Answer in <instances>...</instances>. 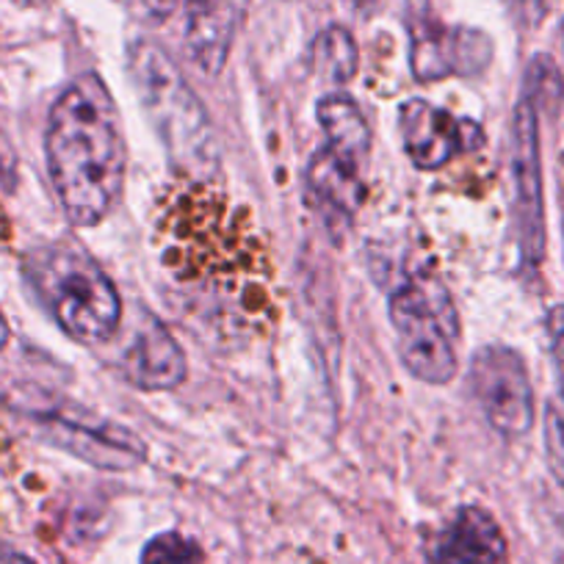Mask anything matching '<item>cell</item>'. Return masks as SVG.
Returning <instances> with one entry per match:
<instances>
[{
    "mask_svg": "<svg viewBox=\"0 0 564 564\" xmlns=\"http://www.w3.org/2000/svg\"><path fill=\"white\" fill-rule=\"evenodd\" d=\"M360 67V51H357L355 36L340 25L322 31L313 42V69L329 84H349Z\"/></svg>",
    "mask_w": 564,
    "mask_h": 564,
    "instance_id": "obj_15",
    "label": "cell"
},
{
    "mask_svg": "<svg viewBox=\"0 0 564 564\" xmlns=\"http://www.w3.org/2000/svg\"><path fill=\"white\" fill-rule=\"evenodd\" d=\"M130 78L175 170L208 181L219 172V144L203 100L194 95L177 64L153 42H135Z\"/></svg>",
    "mask_w": 564,
    "mask_h": 564,
    "instance_id": "obj_3",
    "label": "cell"
},
{
    "mask_svg": "<svg viewBox=\"0 0 564 564\" xmlns=\"http://www.w3.org/2000/svg\"><path fill=\"white\" fill-rule=\"evenodd\" d=\"M512 181H514V225L523 263L531 269L545 258V197H542L540 117L529 95L514 108L512 119Z\"/></svg>",
    "mask_w": 564,
    "mask_h": 564,
    "instance_id": "obj_8",
    "label": "cell"
},
{
    "mask_svg": "<svg viewBox=\"0 0 564 564\" xmlns=\"http://www.w3.org/2000/svg\"><path fill=\"white\" fill-rule=\"evenodd\" d=\"M45 155L53 192L73 225L95 227L117 208L128 148L117 102L100 75H80L53 102Z\"/></svg>",
    "mask_w": 564,
    "mask_h": 564,
    "instance_id": "obj_1",
    "label": "cell"
},
{
    "mask_svg": "<svg viewBox=\"0 0 564 564\" xmlns=\"http://www.w3.org/2000/svg\"><path fill=\"white\" fill-rule=\"evenodd\" d=\"M7 344H9V322H7V316L0 313V349H3Z\"/></svg>",
    "mask_w": 564,
    "mask_h": 564,
    "instance_id": "obj_22",
    "label": "cell"
},
{
    "mask_svg": "<svg viewBox=\"0 0 564 564\" xmlns=\"http://www.w3.org/2000/svg\"><path fill=\"white\" fill-rule=\"evenodd\" d=\"M547 335H551L553 357H556L558 377H562L564 388V305L553 307V311L547 313Z\"/></svg>",
    "mask_w": 564,
    "mask_h": 564,
    "instance_id": "obj_18",
    "label": "cell"
},
{
    "mask_svg": "<svg viewBox=\"0 0 564 564\" xmlns=\"http://www.w3.org/2000/svg\"><path fill=\"white\" fill-rule=\"evenodd\" d=\"M390 324L401 362L426 384H446L457 373L454 340L459 335L457 311L441 280L412 276L390 294Z\"/></svg>",
    "mask_w": 564,
    "mask_h": 564,
    "instance_id": "obj_4",
    "label": "cell"
},
{
    "mask_svg": "<svg viewBox=\"0 0 564 564\" xmlns=\"http://www.w3.org/2000/svg\"><path fill=\"white\" fill-rule=\"evenodd\" d=\"M545 452L553 476L564 490V404L547 401L545 410Z\"/></svg>",
    "mask_w": 564,
    "mask_h": 564,
    "instance_id": "obj_17",
    "label": "cell"
},
{
    "mask_svg": "<svg viewBox=\"0 0 564 564\" xmlns=\"http://www.w3.org/2000/svg\"><path fill=\"white\" fill-rule=\"evenodd\" d=\"M432 564H507V536L487 509L463 507L437 531Z\"/></svg>",
    "mask_w": 564,
    "mask_h": 564,
    "instance_id": "obj_11",
    "label": "cell"
},
{
    "mask_svg": "<svg viewBox=\"0 0 564 564\" xmlns=\"http://www.w3.org/2000/svg\"><path fill=\"white\" fill-rule=\"evenodd\" d=\"M360 172V166L335 155L329 148H322L307 164V186L329 210L340 214L344 219H351V214L366 199Z\"/></svg>",
    "mask_w": 564,
    "mask_h": 564,
    "instance_id": "obj_13",
    "label": "cell"
},
{
    "mask_svg": "<svg viewBox=\"0 0 564 564\" xmlns=\"http://www.w3.org/2000/svg\"><path fill=\"white\" fill-rule=\"evenodd\" d=\"M399 133L412 164L421 172H437L470 144H479L481 130L463 122L446 108L426 100H406L399 108Z\"/></svg>",
    "mask_w": 564,
    "mask_h": 564,
    "instance_id": "obj_9",
    "label": "cell"
},
{
    "mask_svg": "<svg viewBox=\"0 0 564 564\" xmlns=\"http://www.w3.org/2000/svg\"><path fill=\"white\" fill-rule=\"evenodd\" d=\"M406 29H410V67L421 84L452 78V75H476L492 58V42L481 31L441 23L432 18L426 0H410Z\"/></svg>",
    "mask_w": 564,
    "mask_h": 564,
    "instance_id": "obj_6",
    "label": "cell"
},
{
    "mask_svg": "<svg viewBox=\"0 0 564 564\" xmlns=\"http://www.w3.org/2000/svg\"><path fill=\"white\" fill-rule=\"evenodd\" d=\"M141 3L148 7V12L153 14L155 20H166L177 7V0H141Z\"/></svg>",
    "mask_w": 564,
    "mask_h": 564,
    "instance_id": "obj_20",
    "label": "cell"
},
{
    "mask_svg": "<svg viewBox=\"0 0 564 564\" xmlns=\"http://www.w3.org/2000/svg\"><path fill=\"white\" fill-rule=\"evenodd\" d=\"M0 564H34L29 556H23V553L12 551V547L0 545Z\"/></svg>",
    "mask_w": 564,
    "mask_h": 564,
    "instance_id": "obj_21",
    "label": "cell"
},
{
    "mask_svg": "<svg viewBox=\"0 0 564 564\" xmlns=\"http://www.w3.org/2000/svg\"><path fill=\"white\" fill-rule=\"evenodd\" d=\"M562 40H564V23H562Z\"/></svg>",
    "mask_w": 564,
    "mask_h": 564,
    "instance_id": "obj_23",
    "label": "cell"
},
{
    "mask_svg": "<svg viewBox=\"0 0 564 564\" xmlns=\"http://www.w3.org/2000/svg\"><path fill=\"white\" fill-rule=\"evenodd\" d=\"M141 564H203V547L177 531H164L144 545Z\"/></svg>",
    "mask_w": 564,
    "mask_h": 564,
    "instance_id": "obj_16",
    "label": "cell"
},
{
    "mask_svg": "<svg viewBox=\"0 0 564 564\" xmlns=\"http://www.w3.org/2000/svg\"><path fill=\"white\" fill-rule=\"evenodd\" d=\"M186 355L170 329L148 316L130 335L122 355V373L139 390H172L186 379Z\"/></svg>",
    "mask_w": 564,
    "mask_h": 564,
    "instance_id": "obj_10",
    "label": "cell"
},
{
    "mask_svg": "<svg viewBox=\"0 0 564 564\" xmlns=\"http://www.w3.org/2000/svg\"><path fill=\"white\" fill-rule=\"evenodd\" d=\"M470 393L498 435L523 437L534 426V388L523 357L509 346H485L470 360Z\"/></svg>",
    "mask_w": 564,
    "mask_h": 564,
    "instance_id": "obj_5",
    "label": "cell"
},
{
    "mask_svg": "<svg viewBox=\"0 0 564 564\" xmlns=\"http://www.w3.org/2000/svg\"><path fill=\"white\" fill-rule=\"evenodd\" d=\"M316 117L327 135L324 148L362 170V164L368 161V150H371V130H368L360 106L349 95H327L318 100Z\"/></svg>",
    "mask_w": 564,
    "mask_h": 564,
    "instance_id": "obj_14",
    "label": "cell"
},
{
    "mask_svg": "<svg viewBox=\"0 0 564 564\" xmlns=\"http://www.w3.org/2000/svg\"><path fill=\"white\" fill-rule=\"evenodd\" d=\"M29 417L42 443L100 470H130L148 457V446L133 432L111 421H97L86 412L69 415L64 410H29Z\"/></svg>",
    "mask_w": 564,
    "mask_h": 564,
    "instance_id": "obj_7",
    "label": "cell"
},
{
    "mask_svg": "<svg viewBox=\"0 0 564 564\" xmlns=\"http://www.w3.org/2000/svg\"><path fill=\"white\" fill-rule=\"evenodd\" d=\"M514 12L525 20V23H536L545 12V0H512Z\"/></svg>",
    "mask_w": 564,
    "mask_h": 564,
    "instance_id": "obj_19",
    "label": "cell"
},
{
    "mask_svg": "<svg viewBox=\"0 0 564 564\" xmlns=\"http://www.w3.org/2000/svg\"><path fill=\"white\" fill-rule=\"evenodd\" d=\"M25 276L58 327L84 346H102L117 335L122 300L106 271L73 241L45 243L25 258Z\"/></svg>",
    "mask_w": 564,
    "mask_h": 564,
    "instance_id": "obj_2",
    "label": "cell"
},
{
    "mask_svg": "<svg viewBox=\"0 0 564 564\" xmlns=\"http://www.w3.org/2000/svg\"><path fill=\"white\" fill-rule=\"evenodd\" d=\"M232 0H186V47L208 78L225 69L236 36Z\"/></svg>",
    "mask_w": 564,
    "mask_h": 564,
    "instance_id": "obj_12",
    "label": "cell"
}]
</instances>
